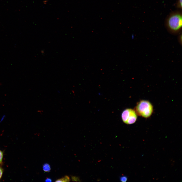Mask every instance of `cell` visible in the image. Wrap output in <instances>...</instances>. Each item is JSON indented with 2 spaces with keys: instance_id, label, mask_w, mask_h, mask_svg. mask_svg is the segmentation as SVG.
<instances>
[{
  "instance_id": "6da1fadb",
  "label": "cell",
  "mask_w": 182,
  "mask_h": 182,
  "mask_svg": "<svg viewBox=\"0 0 182 182\" xmlns=\"http://www.w3.org/2000/svg\"><path fill=\"white\" fill-rule=\"evenodd\" d=\"M136 111L139 115L147 118L152 115L153 112V107L149 101L142 100L137 104L136 107Z\"/></svg>"
},
{
  "instance_id": "7a4b0ae2",
  "label": "cell",
  "mask_w": 182,
  "mask_h": 182,
  "mask_svg": "<svg viewBox=\"0 0 182 182\" xmlns=\"http://www.w3.org/2000/svg\"><path fill=\"white\" fill-rule=\"evenodd\" d=\"M168 28L174 32L178 31L181 28L182 24L181 14L179 13H175L171 15L167 21Z\"/></svg>"
},
{
  "instance_id": "3957f363",
  "label": "cell",
  "mask_w": 182,
  "mask_h": 182,
  "mask_svg": "<svg viewBox=\"0 0 182 182\" xmlns=\"http://www.w3.org/2000/svg\"><path fill=\"white\" fill-rule=\"evenodd\" d=\"M123 121L125 123L130 124L134 123L137 119V116L135 111L133 109H127L124 110L121 114Z\"/></svg>"
},
{
  "instance_id": "277c9868",
  "label": "cell",
  "mask_w": 182,
  "mask_h": 182,
  "mask_svg": "<svg viewBox=\"0 0 182 182\" xmlns=\"http://www.w3.org/2000/svg\"><path fill=\"white\" fill-rule=\"evenodd\" d=\"M42 168L43 170L45 172H49L51 170L50 166L48 163L44 164L43 165Z\"/></svg>"
},
{
  "instance_id": "5b68a950",
  "label": "cell",
  "mask_w": 182,
  "mask_h": 182,
  "mask_svg": "<svg viewBox=\"0 0 182 182\" xmlns=\"http://www.w3.org/2000/svg\"><path fill=\"white\" fill-rule=\"evenodd\" d=\"M70 179L69 176L66 175L63 177L56 180V182H69Z\"/></svg>"
},
{
  "instance_id": "8992f818",
  "label": "cell",
  "mask_w": 182,
  "mask_h": 182,
  "mask_svg": "<svg viewBox=\"0 0 182 182\" xmlns=\"http://www.w3.org/2000/svg\"><path fill=\"white\" fill-rule=\"evenodd\" d=\"M71 179L72 181L75 182L80 181V180L79 177L76 176H71Z\"/></svg>"
},
{
  "instance_id": "52a82bcc",
  "label": "cell",
  "mask_w": 182,
  "mask_h": 182,
  "mask_svg": "<svg viewBox=\"0 0 182 182\" xmlns=\"http://www.w3.org/2000/svg\"><path fill=\"white\" fill-rule=\"evenodd\" d=\"M127 180V177L125 176H123L121 177L120 178V180L121 181L123 182H126Z\"/></svg>"
},
{
  "instance_id": "ba28073f",
  "label": "cell",
  "mask_w": 182,
  "mask_h": 182,
  "mask_svg": "<svg viewBox=\"0 0 182 182\" xmlns=\"http://www.w3.org/2000/svg\"><path fill=\"white\" fill-rule=\"evenodd\" d=\"M177 4L178 7L181 8H182V0H178Z\"/></svg>"
},
{
  "instance_id": "9c48e42d",
  "label": "cell",
  "mask_w": 182,
  "mask_h": 182,
  "mask_svg": "<svg viewBox=\"0 0 182 182\" xmlns=\"http://www.w3.org/2000/svg\"><path fill=\"white\" fill-rule=\"evenodd\" d=\"M3 157V153L1 151H0V163L2 162Z\"/></svg>"
},
{
  "instance_id": "30bf717a",
  "label": "cell",
  "mask_w": 182,
  "mask_h": 182,
  "mask_svg": "<svg viewBox=\"0 0 182 182\" xmlns=\"http://www.w3.org/2000/svg\"><path fill=\"white\" fill-rule=\"evenodd\" d=\"M45 181L46 182H51L52 180L51 178H47L46 179Z\"/></svg>"
},
{
  "instance_id": "8fae6325",
  "label": "cell",
  "mask_w": 182,
  "mask_h": 182,
  "mask_svg": "<svg viewBox=\"0 0 182 182\" xmlns=\"http://www.w3.org/2000/svg\"><path fill=\"white\" fill-rule=\"evenodd\" d=\"M3 171L2 169L0 167V179L1 178L2 174Z\"/></svg>"
}]
</instances>
